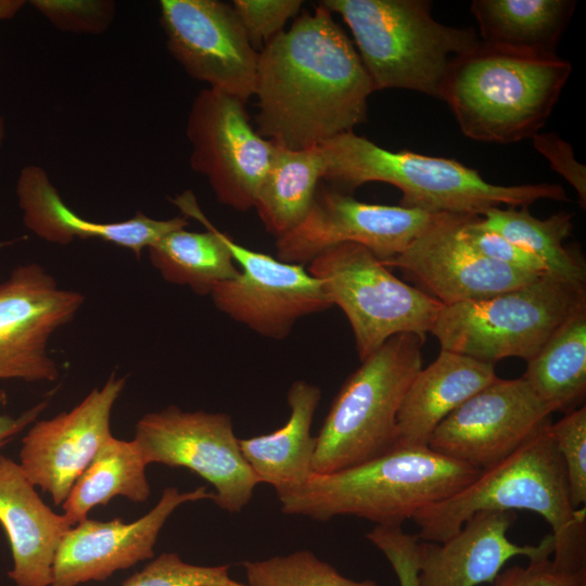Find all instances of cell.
I'll return each instance as SVG.
<instances>
[{"label": "cell", "instance_id": "30bf717a", "mask_svg": "<svg viewBox=\"0 0 586 586\" xmlns=\"http://www.w3.org/2000/svg\"><path fill=\"white\" fill-rule=\"evenodd\" d=\"M133 440L146 464L186 468L211 483L213 500L227 512H241L260 484L241 453L227 413L168 406L144 415L136 424Z\"/></svg>", "mask_w": 586, "mask_h": 586}, {"label": "cell", "instance_id": "44dd1931", "mask_svg": "<svg viewBox=\"0 0 586 586\" xmlns=\"http://www.w3.org/2000/svg\"><path fill=\"white\" fill-rule=\"evenodd\" d=\"M15 193L25 227L53 244L97 239L127 249L139 258L144 249L189 225L187 217L154 219L141 212L122 221L85 219L66 205L47 171L37 165H27L20 170Z\"/></svg>", "mask_w": 586, "mask_h": 586}, {"label": "cell", "instance_id": "ffe728a7", "mask_svg": "<svg viewBox=\"0 0 586 586\" xmlns=\"http://www.w3.org/2000/svg\"><path fill=\"white\" fill-rule=\"evenodd\" d=\"M515 519L514 511H479L448 539L419 543V586H477L492 583L512 558L552 556L551 534L538 545L512 543L507 534Z\"/></svg>", "mask_w": 586, "mask_h": 586}, {"label": "cell", "instance_id": "8d00e7d4", "mask_svg": "<svg viewBox=\"0 0 586 586\" xmlns=\"http://www.w3.org/2000/svg\"><path fill=\"white\" fill-rule=\"evenodd\" d=\"M366 538L385 556L399 586H419L417 535L405 533L402 526L375 525Z\"/></svg>", "mask_w": 586, "mask_h": 586}, {"label": "cell", "instance_id": "836d02e7", "mask_svg": "<svg viewBox=\"0 0 586 586\" xmlns=\"http://www.w3.org/2000/svg\"><path fill=\"white\" fill-rule=\"evenodd\" d=\"M29 3L56 29L72 34L104 33L115 15L107 0H31Z\"/></svg>", "mask_w": 586, "mask_h": 586}, {"label": "cell", "instance_id": "e0dca14e", "mask_svg": "<svg viewBox=\"0 0 586 586\" xmlns=\"http://www.w3.org/2000/svg\"><path fill=\"white\" fill-rule=\"evenodd\" d=\"M125 382L112 373L72 410L35 421L23 437L18 463L54 505L62 506L78 476L112 436L111 415Z\"/></svg>", "mask_w": 586, "mask_h": 586}, {"label": "cell", "instance_id": "7402d4cb", "mask_svg": "<svg viewBox=\"0 0 586 586\" xmlns=\"http://www.w3.org/2000/svg\"><path fill=\"white\" fill-rule=\"evenodd\" d=\"M0 524L12 553L16 586H50L64 534L73 526L39 497L20 463L0 456Z\"/></svg>", "mask_w": 586, "mask_h": 586}, {"label": "cell", "instance_id": "8992f818", "mask_svg": "<svg viewBox=\"0 0 586 586\" xmlns=\"http://www.w3.org/2000/svg\"><path fill=\"white\" fill-rule=\"evenodd\" d=\"M348 26L373 91L413 90L441 100L454 60L480 38L436 22L428 0H323Z\"/></svg>", "mask_w": 586, "mask_h": 586}, {"label": "cell", "instance_id": "d6986e66", "mask_svg": "<svg viewBox=\"0 0 586 586\" xmlns=\"http://www.w3.org/2000/svg\"><path fill=\"white\" fill-rule=\"evenodd\" d=\"M463 216L441 214L402 254L382 264L403 270L444 306L492 297L540 277L475 252L461 237Z\"/></svg>", "mask_w": 586, "mask_h": 586}, {"label": "cell", "instance_id": "6da1fadb", "mask_svg": "<svg viewBox=\"0 0 586 586\" xmlns=\"http://www.w3.org/2000/svg\"><path fill=\"white\" fill-rule=\"evenodd\" d=\"M374 92L353 42L321 2L258 52L256 130L302 150L351 132Z\"/></svg>", "mask_w": 586, "mask_h": 586}, {"label": "cell", "instance_id": "ab89813d", "mask_svg": "<svg viewBox=\"0 0 586 586\" xmlns=\"http://www.w3.org/2000/svg\"><path fill=\"white\" fill-rule=\"evenodd\" d=\"M4 395L0 393V403ZM48 405L49 399H44L25 410L17 417H12L0 411V448L8 444L14 436L21 433L28 425L33 424Z\"/></svg>", "mask_w": 586, "mask_h": 586}, {"label": "cell", "instance_id": "9c48e42d", "mask_svg": "<svg viewBox=\"0 0 586 586\" xmlns=\"http://www.w3.org/2000/svg\"><path fill=\"white\" fill-rule=\"evenodd\" d=\"M332 306L352 327L360 360L400 333H430L443 304L396 278L369 250L355 243L333 246L308 264Z\"/></svg>", "mask_w": 586, "mask_h": 586}, {"label": "cell", "instance_id": "b9f144b4", "mask_svg": "<svg viewBox=\"0 0 586 586\" xmlns=\"http://www.w3.org/2000/svg\"><path fill=\"white\" fill-rule=\"evenodd\" d=\"M5 133H7L5 118L2 115H0V148L3 144Z\"/></svg>", "mask_w": 586, "mask_h": 586}, {"label": "cell", "instance_id": "74e56055", "mask_svg": "<svg viewBox=\"0 0 586 586\" xmlns=\"http://www.w3.org/2000/svg\"><path fill=\"white\" fill-rule=\"evenodd\" d=\"M492 586H586V569L564 571L555 565L551 555H543L528 559L525 566L501 570Z\"/></svg>", "mask_w": 586, "mask_h": 586}, {"label": "cell", "instance_id": "5b68a950", "mask_svg": "<svg viewBox=\"0 0 586 586\" xmlns=\"http://www.w3.org/2000/svg\"><path fill=\"white\" fill-rule=\"evenodd\" d=\"M569 61L498 50L480 43L457 56L441 100L473 140L515 143L538 133L571 74Z\"/></svg>", "mask_w": 586, "mask_h": 586}, {"label": "cell", "instance_id": "d590c367", "mask_svg": "<svg viewBox=\"0 0 586 586\" xmlns=\"http://www.w3.org/2000/svg\"><path fill=\"white\" fill-rule=\"evenodd\" d=\"M232 8L256 51L283 31L303 7L301 0H233Z\"/></svg>", "mask_w": 586, "mask_h": 586}, {"label": "cell", "instance_id": "7c38bea8", "mask_svg": "<svg viewBox=\"0 0 586 586\" xmlns=\"http://www.w3.org/2000/svg\"><path fill=\"white\" fill-rule=\"evenodd\" d=\"M440 215L365 203L348 193L321 188L305 218L277 238V258L305 266L333 246L355 243L386 262L402 254Z\"/></svg>", "mask_w": 586, "mask_h": 586}, {"label": "cell", "instance_id": "1f68e13d", "mask_svg": "<svg viewBox=\"0 0 586 586\" xmlns=\"http://www.w3.org/2000/svg\"><path fill=\"white\" fill-rule=\"evenodd\" d=\"M122 586H247L229 576V565L188 563L175 552H164Z\"/></svg>", "mask_w": 586, "mask_h": 586}, {"label": "cell", "instance_id": "2e32d148", "mask_svg": "<svg viewBox=\"0 0 586 586\" xmlns=\"http://www.w3.org/2000/svg\"><path fill=\"white\" fill-rule=\"evenodd\" d=\"M552 412L522 377L498 378L451 411L428 446L482 471L512 454Z\"/></svg>", "mask_w": 586, "mask_h": 586}, {"label": "cell", "instance_id": "3957f363", "mask_svg": "<svg viewBox=\"0 0 586 586\" xmlns=\"http://www.w3.org/2000/svg\"><path fill=\"white\" fill-rule=\"evenodd\" d=\"M319 149L324 164L322 179L332 189L347 193L367 182H385L402 191L400 206L431 214L482 216L501 205L568 201L560 183L493 184L456 160L390 151L354 131L335 136Z\"/></svg>", "mask_w": 586, "mask_h": 586}, {"label": "cell", "instance_id": "e575fe53", "mask_svg": "<svg viewBox=\"0 0 586 586\" xmlns=\"http://www.w3.org/2000/svg\"><path fill=\"white\" fill-rule=\"evenodd\" d=\"M460 233L463 240L485 258L525 272L550 275L538 257L485 228L481 224L480 216L464 215Z\"/></svg>", "mask_w": 586, "mask_h": 586}, {"label": "cell", "instance_id": "9a60e30c", "mask_svg": "<svg viewBox=\"0 0 586 586\" xmlns=\"http://www.w3.org/2000/svg\"><path fill=\"white\" fill-rule=\"evenodd\" d=\"M224 241L240 266L235 278L218 283L211 297L218 310L268 339L289 335L296 321L332 304L320 281L303 266Z\"/></svg>", "mask_w": 586, "mask_h": 586}, {"label": "cell", "instance_id": "4316f807", "mask_svg": "<svg viewBox=\"0 0 586 586\" xmlns=\"http://www.w3.org/2000/svg\"><path fill=\"white\" fill-rule=\"evenodd\" d=\"M323 169L319 145L291 150L275 144L254 203L268 233L280 238L305 218L323 178Z\"/></svg>", "mask_w": 586, "mask_h": 586}, {"label": "cell", "instance_id": "277c9868", "mask_svg": "<svg viewBox=\"0 0 586 586\" xmlns=\"http://www.w3.org/2000/svg\"><path fill=\"white\" fill-rule=\"evenodd\" d=\"M481 470L429 446L395 447L367 462L328 474L278 496L281 511L316 521L353 515L402 526L421 509L470 484Z\"/></svg>", "mask_w": 586, "mask_h": 586}, {"label": "cell", "instance_id": "83f0119b", "mask_svg": "<svg viewBox=\"0 0 586 586\" xmlns=\"http://www.w3.org/2000/svg\"><path fill=\"white\" fill-rule=\"evenodd\" d=\"M146 466L135 440L112 435L72 486L62 504L63 515L75 525L87 519L92 508L105 506L114 497L146 501L151 492Z\"/></svg>", "mask_w": 586, "mask_h": 586}, {"label": "cell", "instance_id": "4dcf8cb0", "mask_svg": "<svg viewBox=\"0 0 586 586\" xmlns=\"http://www.w3.org/2000/svg\"><path fill=\"white\" fill-rule=\"evenodd\" d=\"M247 586H379L372 579L343 576L309 550L242 563Z\"/></svg>", "mask_w": 586, "mask_h": 586}, {"label": "cell", "instance_id": "52a82bcc", "mask_svg": "<svg viewBox=\"0 0 586 586\" xmlns=\"http://www.w3.org/2000/svg\"><path fill=\"white\" fill-rule=\"evenodd\" d=\"M424 342L420 334L394 335L345 380L316 436V474L367 462L396 447L397 413L422 369Z\"/></svg>", "mask_w": 586, "mask_h": 586}, {"label": "cell", "instance_id": "f1b7e54d", "mask_svg": "<svg viewBox=\"0 0 586 586\" xmlns=\"http://www.w3.org/2000/svg\"><path fill=\"white\" fill-rule=\"evenodd\" d=\"M522 378L553 411L581 407L586 394V309L557 329L527 361Z\"/></svg>", "mask_w": 586, "mask_h": 586}, {"label": "cell", "instance_id": "ba28073f", "mask_svg": "<svg viewBox=\"0 0 586 586\" xmlns=\"http://www.w3.org/2000/svg\"><path fill=\"white\" fill-rule=\"evenodd\" d=\"M584 309L585 285L544 275L492 297L443 305L430 333L444 351L493 365L507 357L527 362Z\"/></svg>", "mask_w": 586, "mask_h": 586}, {"label": "cell", "instance_id": "cb8c5ba5", "mask_svg": "<svg viewBox=\"0 0 586 586\" xmlns=\"http://www.w3.org/2000/svg\"><path fill=\"white\" fill-rule=\"evenodd\" d=\"M320 399L319 386L294 381L288 392L290 416L285 424L268 434L239 440L241 453L259 483L273 487L277 496L302 486L316 474L311 424Z\"/></svg>", "mask_w": 586, "mask_h": 586}, {"label": "cell", "instance_id": "8fae6325", "mask_svg": "<svg viewBox=\"0 0 586 586\" xmlns=\"http://www.w3.org/2000/svg\"><path fill=\"white\" fill-rule=\"evenodd\" d=\"M186 133L192 148L190 165L206 177L216 200L239 212L254 208L275 144L252 126L245 103L202 89L190 107Z\"/></svg>", "mask_w": 586, "mask_h": 586}, {"label": "cell", "instance_id": "d4e9b609", "mask_svg": "<svg viewBox=\"0 0 586 586\" xmlns=\"http://www.w3.org/2000/svg\"><path fill=\"white\" fill-rule=\"evenodd\" d=\"M171 202L186 217L202 222L206 230L182 228L167 233L146 249L149 259L165 281L188 286L199 295H209L218 283L235 278L239 268L222 232L204 216L191 191Z\"/></svg>", "mask_w": 586, "mask_h": 586}, {"label": "cell", "instance_id": "7bdbcfd3", "mask_svg": "<svg viewBox=\"0 0 586 586\" xmlns=\"http://www.w3.org/2000/svg\"><path fill=\"white\" fill-rule=\"evenodd\" d=\"M15 242V240H7V241H0V249L5 247L8 245H11Z\"/></svg>", "mask_w": 586, "mask_h": 586}, {"label": "cell", "instance_id": "f546056e", "mask_svg": "<svg viewBox=\"0 0 586 586\" xmlns=\"http://www.w3.org/2000/svg\"><path fill=\"white\" fill-rule=\"evenodd\" d=\"M480 218L485 228L538 257L551 276L585 285L586 268L582 257L564 245L573 227L572 213L561 211L538 219L528 212V206L495 207Z\"/></svg>", "mask_w": 586, "mask_h": 586}, {"label": "cell", "instance_id": "7a4b0ae2", "mask_svg": "<svg viewBox=\"0 0 586 586\" xmlns=\"http://www.w3.org/2000/svg\"><path fill=\"white\" fill-rule=\"evenodd\" d=\"M545 422L512 454L453 496L418 511V539L442 543L479 511L526 510L551 527L552 562L561 570L586 569V511L572 506L564 463Z\"/></svg>", "mask_w": 586, "mask_h": 586}, {"label": "cell", "instance_id": "ac0fdd59", "mask_svg": "<svg viewBox=\"0 0 586 586\" xmlns=\"http://www.w3.org/2000/svg\"><path fill=\"white\" fill-rule=\"evenodd\" d=\"M205 486L180 492L166 487L157 504L133 522L85 519L63 536L55 553L50 586H78L103 582L113 573L154 557L158 534L181 505L213 499Z\"/></svg>", "mask_w": 586, "mask_h": 586}, {"label": "cell", "instance_id": "d6a6232c", "mask_svg": "<svg viewBox=\"0 0 586 586\" xmlns=\"http://www.w3.org/2000/svg\"><path fill=\"white\" fill-rule=\"evenodd\" d=\"M555 446L564 463L570 498L575 509L586 502V407L569 411L549 425Z\"/></svg>", "mask_w": 586, "mask_h": 586}, {"label": "cell", "instance_id": "484cf974", "mask_svg": "<svg viewBox=\"0 0 586 586\" xmlns=\"http://www.w3.org/2000/svg\"><path fill=\"white\" fill-rule=\"evenodd\" d=\"M573 0H474L480 41L517 54L553 58L570 23Z\"/></svg>", "mask_w": 586, "mask_h": 586}, {"label": "cell", "instance_id": "603a6c76", "mask_svg": "<svg viewBox=\"0 0 586 586\" xmlns=\"http://www.w3.org/2000/svg\"><path fill=\"white\" fill-rule=\"evenodd\" d=\"M498 377L495 365L441 349L412 379L396 420V447L428 446L436 426Z\"/></svg>", "mask_w": 586, "mask_h": 586}, {"label": "cell", "instance_id": "f35d334b", "mask_svg": "<svg viewBox=\"0 0 586 586\" xmlns=\"http://www.w3.org/2000/svg\"><path fill=\"white\" fill-rule=\"evenodd\" d=\"M531 139L534 148L549 161L551 168L575 189L578 203L585 208L586 168L575 160L571 144L555 132L536 133Z\"/></svg>", "mask_w": 586, "mask_h": 586}, {"label": "cell", "instance_id": "4fadbf2b", "mask_svg": "<svg viewBox=\"0 0 586 586\" xmlns=\"http://www.w3.org/2000/svg\"><path fill=\"white\" fill-rule=\"evenodd\" d=\"M84 303L80 292L62 288L41 265L16 266L0 281V380L56 381L49 342Z\"/></svg>", "mask_w": 586, "mask_h": 586}, {"label": "cell", "instance_id": "60d3db41", "mask_svg": "<svg viewBox=\"0 0 586 586\" xmlns=\"http://www.w3.org/2000/svg\"><path fill=\"white\" fill-rule=\"evenodd\" d=\"M25 4L24 0H0V22L13 18Z\"/></svg>", "mask_w": 586, "mask_h": 586}, {"label": "cell", "instance_id": "5bb4252c", "mask_svg": "<svg viewBox=\"0 0 586 586\" xmlns=\"http://www.w3.org/2000/svg\"><path fill=\"white\" fill-rule=\"evenodd\" d=\"M160 23L169 53L190 77L244 103L254 95L258 51L232 5L219 0H162Z\"/></svg>", "mask_w": 586, "mask_h": 586}]
</instances>
